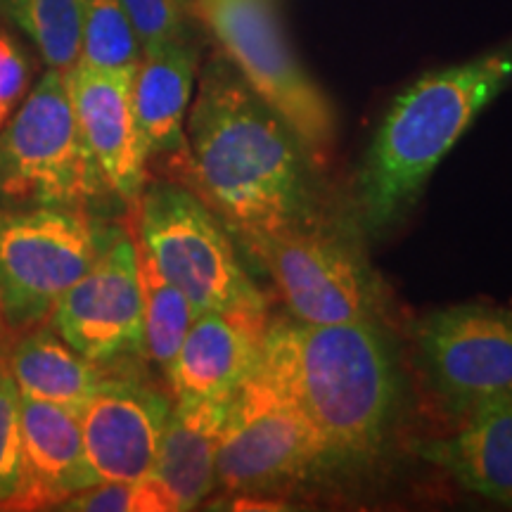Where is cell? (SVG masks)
I'll return each instance as SVG.
<instances>
[{"label":"cell","mask_w":512,"mask_h":512,"mask_svg":"<svg viewBox=\"0 0 512 512\" xmlns=\"http://www.w3.org/2000/svg\"><path fill=\"white\" fill-rule=\"evenodd\" d=\"M171 396L143 377L105 373L79 413L83 444L100 482H140L152 472Z\"/></svg>","instance_id":"cell-12"},{"label":"cell","mask_w":512,"mask_h":512,"mask_svg":"<svg viewBox=\"0 0 512 512\" xmlns=\"http://www.w3.org/2000/svg\"><path fill=\"white\" fill-rule=\"evenodd\" d=\"M185 3H190V0H185Z\"/></svg>","instance_id":"cell-30"},{"label":"cell","mask_w":512,"mask_h":512,"mask_svg":"<svg viewBox=\"0 0 512 512\" xmlns=\"http://www.w3.org/2000/svg\"><path fill=\"white\" fill-rule=\"evenodd\" d=\"M10 8V0H0V15H8Z\"/></svg>","instance_id":"cell-27"},{"label":"cell","mask_w":512,"mask_h":512,"mask_svg":"<svg viewBox=\"0 0 512 512\" xmlns=\"http://www.w3.org/2000/svg\"><path fill=\"white\" fill-rule=\"evenodd\" d=\"M185 121V174L245 242L320 219L311 152L221 50L204 62Z\"/></svg>","instance_id":"cell-1"},{"label":"cell","mask_w":512,"mask_h":512,"mask_svg":"<svg viewBox=\"0 0 512 512\" xmlns=\"http://www.w3.org/2000/svg\"><path fill=\"white\" fill-rule=\"evenodd\" d=\"M5 117H8V114H5L3 110H0V126H3V124H5Z\"/></svg>","instance_id":"cell-28"},{"label":"cell","mask_w":512,"mask_h":512,"mask_svg":"<svg viewBox=\"0 0 512 512\" xmlns=\"http://www.w3.org/2000/svg\"><path fill=\"white\" fill-rule=\"evenodd\" d=\"M143 53L157 50L188 36V3L185 0H121Z\"/></svg>","instance_id":"cell-25"},{"label":"cell","mask_w":512,"mask_h":512,"mask_svg":"<svg viewBox=\"0 0 512 512\" xmlns=\"http://www.w3.org/2000/svg\"><path fill=\"white\" fill-rule=\"evenodd\" d=\"M19 394L57 403L79 415L105 375L98 363L83 358L53 328L27 330L8 356Z\"/></svg>","instance_id":"cell-19"},{"label":"cell","mask_w":512,"mask_h":512,"mask_svg":"<svg viewBox=\"0 0 512 512\" xmlns=\"http://www.w3.org/2000/svg\"><path fill=\"white\" fill-rule=\"evenodd\" d=\"M259 373L316 434L328 465L380 451L399 403V368L382 323L266 325Z\"/></svg>","instance_id":"cell-2"},{"label":"cell","mask_w":512,"mask_h":512,"mask_svg":"<svg viewBox=\"0 0 512 512\" xmlns=\"http://www.w3.org/2000/svg\"><path fill=\"white\" fill-rule=\"evenodd\" d=\"M29 83V62L22 48L0 31V110L10 114Z\"/></svg>","instance_id":"cell-26"},{"label":"cell","mask_w":512,"mask_h":512,"mask_svg":"<svg viewBox=\"0 0 512 512\" xmlns=\"http://www.w3.org/2000/svg\"><path fill=\"white\" fill-rule=\"evenodd\" d=\"M22 489V394L10 373L8 356L0 354V508L17 510Z\"/></svg>","instance_id":"cell-23"},{"label":"cell","mask_w":512,"mask_h":512,"mask_svg":"<svg viewBox=\"0 0 512 512\" xmlns=\"http://www.w3.org/2000/svg\"><path fill=\"white\" fill-rule=\"evenodd\" d=\"M268 311H202L166 370L176 399L233 396L256 373Z\"/></svg>","instance_id":"cell-14"},{"label":"cell","mask_w":512,"mask_h":512,"mask_svg":"<svg viewBox=\"0 0 512 512\" xmlns=\"http://www.w3.org/2000/svg\"><path fill=\"white\" fill-rule=\"evenodd\" d=\"M413 344L427 387L458 420L512 394V306L465 302L432 311L413 325Z\"/></svg>","instance_id":"cell-10"},{"label":"cell","mask_w":512,"mask_h":512,"mask_svg":"<svg viewBox=\"0 0 512 512\" xmlns=\"http://www.w3.org/2000/svg\"><path fill=\"white\" fill-rule=\"evenodd\" d=\"M105 188L76 121L67 74L48 69L0 131V207L83 209Z\"/></svg>","instance_id":"cell-5"},{"label":"cell","mask_w":512,"mask_h":512,"mask_svg":"<svg viewBox=\"0 0 512 512\" xmlns=\"http://www.w3.org/2000/svg\"><path fill=\"white\" fill-rule=\"evenodd\" d=\"M510 83L512 41L467 62L422 74L396 95L356 178L363 228L382 233L399 221L472 121Z\"/></svg>","instance_id":"cell-3"},{"label":"cell","mask_w":512,"mask_h":512,"mask_svg":"<svg viewBox=\"0 0 512 512\" xmlns=\"http://www.w3.org/2000/svg\"><path fill=\"white\" fill-rule=\"evenodd\" d=\"M138 249L174 283L197 313L266 311L228 228L190 185L145 183L138 200Z\"/></svg>","instance_id":"cell-4"},{"label":"cell","mask_w":512,"mask_h":512,"mask_svg":"<svg viewBox=\"0 0 512 512\" xmlns=\"http://www.w3.org/2000/svg\"><path fill=\"white\" fill-rule=\"evenodd\" d=\"M197 69L200 50L190 38L147 50L140 57L131 100L147 162L152 157H185V121L195 93Z\"/></svg>","instance_id":"cell-18"},{"label":"cell","mask_w":512,"mask_h":512,"mask_svg":"<svg viewBox=\"0 0 512 512\" xmlns=\"http://www.w3.org/2000/svg\"><path fill=\"white\" fill-rule=\"evenodd\" d=\"M247 86L283 117L311 155L335 145V107L294 53L275 0H190Z\"/></svg>","instance_id":"cell-6"},{"label":"cell","mask_w":512,"mask_h":512,"mask_svg":"<svg viewBox=\"0 0 512 512\" xmlns=\"http://www.w3.org/2000/svg\"><path fill=\"white\" fill-rule=\"evenodd\" d=\"M413 451L470 494L512 508V394L479 403L456 432L415 441Z\"/></svg>","instance_id":"cell-16"},{"label":"cell","mask_w":512,"mask_h":512,"mask_svg":"<svg viewBox=\"0 0 512 512\" xmlns=\"http://www.w3.org/2000/svg\"><path fill=\"white\" fill-rule=\"evenodd\" d=\"M138 273L145 306V351L166 373L188 335L192 320L197 318V311L190 299L174 283H169L152 264L150 256L140 249Z\"/></svg>","instance_id":"cell-20"},{"label":"cell","mask_w":512,"mask_h":512,"mask_svg":"<svg viewBox=\"0 0 512 512\" xmlns=\"http://www.w3.org/2000/svg\"><path fill=\"white\" fill-rule=\"evenodd\" d=\"M76 512H169L162 494L150 479L140 482H100L57 505Z\"/></svg>","instance_id":"cell-24"},{"label":"cell","mask_w":512,"mask_h":512,"mask_svg":"<svg viewBox=\"0 0 512 512\" xmlns=\"http://www.w3.org/2000/svg\"><path fill=\"white\" fill-rule=\"evenodd\" d=\"M233 396L176 399L147 475L169 512L195 510L216 486V456Z\"/></svg>","instance_id":"cell-17"},{"label":"cell","mask_w":512,"mask_h":512,"mask_svg":"<svg viewBox=\"0 0 512 512\" xmlns=\"http://www.w3.org/2000/svg\"><path fill=\"white\" fill-rule=\"evenodd\" d=\"M24 489L17 510H48L74 494L100 484L86 444L81 420L57 403L22 396Z\"/></svg>","instance_id":"cell-15"},{"label":"cell","mask_w":512,"mask_h":512,"mask_svg":"<svg viewBox=\"0 0 512 512\" xmlns=\"http://www.w3.org/2000/svg\"><path fill=\"white\" fill-rule=\"evenodd\" d=\"M86 0H10L8 15L50 69L69 72L81 55Z\"/></svg>","instance_id":"cell-21"},{"label":"cell","mask_w":512,"mask_h":512,"mask_svg":"<svg viewBox=\"0 0 512 512\" xmlns=\"http://www.w3.org/2000/svg\"><path fill=\"white\" fill-rule=\"evenodd\" d=\"M67 74L76 121L107 190L138 204L147 183V152L133 114L136 72H102L74 64Z\"/></svg>","instance_id":"cell-13"},{"label":"cell","mask_w":512,"mask_h":512,"mask_svg":"<svg viewBox=\"0 0 512 512\" xmlns=\"http://www.w3.org/2000/svg\"><path fill=\"white\" fill-rule=\"evenodd\" d=\"M105 238L76 207H0V311L15 330L50 318L98 259Z\"/></svg>","instance_id":"cell-8"},{"label":"cell","mask_w":512,"mask_h":512,"mask_svg":"<svg viewBox=\"0 0 512 512\" xmlns=\"http://www.w3.org/2000/svg\"><path fill=\"white\" fill-rule=\"evenodd\" d=\"M328 465L302 415L256 373L230 399L216 456V486L228 496H266Z\"/></svg>","instance_id":"cell-9"},{"label":"cell","mask_w":512,"mask_h":512,"mask_svg":"<svg viewBox=\"0 0 512 512\" xmlns=\"http://www.w3.org/2000/svg\"><path fill=\"white\" fill-rule=\"evenodd\" d=\"M0 325H3V311H0Z\"/></svg>","instance_id":"cell-29"},{"label":"cell","mask_w":512,"mask_h":512,"mask_svg":"<svg viewBox=\"0 0 512 512\" xmlns=\"http://www.w3.org/2000/svg\"><path fill=\"white\" fill-rule=\"evenodd\" d=\"M271 275L292 318L304 323H382L387 294L354 235L320 216L287 233L245 242Z\"/></svg>","instance_id":"cell-7"},{"label":"cell","mask_w":512,"mask_h":512,"mask_svg":"<svg viewBox=\"0 0 512 512\" xmlns=\"http://www.w3.org/2000/svg\"><path fill=\"white\" fill-rule=\"evenodd\" d=\"M143 46L121 0H86L79 62L102 72H136Z\"/></svg>","instance_id":"cell-22"},{"label":"cell","mask_w":512,"mask_h":512,"mask_svg":"<svg viewBox=\"0 0 512 512\" xmlns=\"http://www.w3.org/2000/svg\"><path fill=\"white\" fill-rule=\"evenodd\" d=\"M50 328L102 368L147 354L138 247L126 233L105 235L95 264L55 304Z\"/></svg>","instance_id":"cell-11"}]
</instances>
